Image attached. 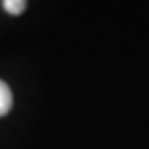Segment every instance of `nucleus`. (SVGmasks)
<instances>
[{
  "instance_id": "nucleus-2",
  "label": "nucleus",
  "mask_w": 149,
  "mask_h": 149,
  "mask_svg": "<svg viewBox=\"0 0 149 149\" xmlns=\"http://www.w3.org/2000/svg\"><path fill=\"white\" fill-rule=\"evenodd\" d=\"M2 6L8 15H21L27 6V0H2Z\"/></svg>"
},
{
  "instance_id": "nucleus-1",
  "label": "nucleus",
  "mask_w": 149,
  "mask_h": 149,
  "mask_svg": "<svg viewBox=\"0 0 149 149\" xmlns=\"http://www.w3.org/2000/svg\"><path fill=\"white\" fill-rule=\"evenodd\" d=\"M13 108V93H10V87L0 81V116H6Z\"/></svg>"
}]
</instances>
